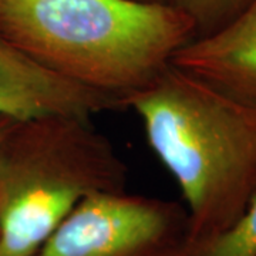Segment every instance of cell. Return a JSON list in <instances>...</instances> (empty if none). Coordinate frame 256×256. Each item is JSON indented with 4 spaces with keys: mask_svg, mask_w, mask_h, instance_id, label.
Segmentation results:
<instances>
[{
    "mask_svg": "<svg viewBox=\"0 0 256 256\" xmlns=\"http://www.w3.org/2000/svg\"><path fill=\"white\" fill-rule=\"evenodd\" d=\"M126 108L181 190L191 256L232 228L256 195V106L170 64Z\"/></svg>",
    "mask_w": 256,
    "mask_h": 256,
    "instance_id": "1",
    "label": "cell"
},
{
    "mask_svg": "<svg viewBox=\"0 0 256 256\" xmlns=\"http://www.w3.org/2000/svg\"><path fill=\"white\" fill-rule=\"evenodd\" d=\"M13 124V120L6 118V117H2L0 116V140L3 138V136L6 134V131L9 130V127Z\"/></svg>",
    "mask_w": 256,
    "mask_h": 256,
    "instance_id": "9",
    "label": "cell"
},
{
    "mask_svg": "<svg viewBox=\"0 0 256 256\" xmlns=\"http://www.w3.org/2000/svg\"><path fill=\"white\" fill-rule=\"evenodd\" d=\"M127 181L126 161L92 117L13 121L0 140V256H34L80 202L126 191Z\"/></svg>",
    "mask_w": 256,
    "mask_h": 256,
    "instance_id": "3",
    "label": "cell"
},
{
    "mask_svg": "<svg viewBox=\"0 0 256 256\" xmlns=\"http://www.w3.org/2000/svg\"><path fill=\"white\" fill-rule=\"evenodd\" d=\"M142 2H166V0H142Z\"/></svg>",
    "mask_w": 256,
    "mask_h": 256,
    "instance_id": "10",
    "label": "cell"
},
{
    "mask_svg": "<svg viewBox=\"0 0 256 256\" xmlns=\"http://www.w3.org/2000/svg\"><path fill=\"white\" fill-rule=\"evenodd\" d=\"M186 236L181 204L100 192L80 202L34 256H184Z\"/></svg>",
    "mask_w": 256,
    "mask_h": 256,
    "instance_id": "4",
    "label": "cell"
},
{
    "mask_svg": "<svg viewBox=\"0 0 256 256\" xmlns=\"http://www.w3.org/2000/svg\"><path fill=\"white\" fill-rule=\"evenodd\" d=\"M171 64L256 106V0L218 30L188 42Z\"/></svg>",
    "mask_w": 256,
    "mask_h": 256,
    "instance_id": "6",
    "label": "cell"
},
{
    "mask_svg": "<svg viewBox=\"0 0 256 256\" xmlns=\"http://www.w3.org/2000/svg\"><path fill=\"white\" fill-rule=\"evenodd\" d=\"M0 33L52 73L124 107L195 38L168 2L0 0Z\"/></svg>",
    "mask_w": 256,
    "mask_h": 256,
    "instance_id": "2",
    "label": "cell"
},
{
    "mask_svg": "<svg viewBox=\"0 0 256 256\" xmlns=\"http://www.w3.org/2000/svg\"><path fill=\"white\" fill-rule=\"evenodd\" d=\"M126 108L117 98L68 82L37 64L0 33V116L24 121L48 114L94 117Z\"/></svg>",
    "mask_w": 256,
    "mask_h": 256,
    "instance_id": "5",
    "label": "cell"
},
{
    "mask_svg": "<svg viewBox=\"0 0 256 256\" xmlns=\"http://www.w3.org/2000/svg\"><path fill=\"white\" fill-rule=\"evenodd\" d=\"M191 256H256V195L232 228Z\"/></svg>",
    "mask_w": 256,
    "mask_h": 256,
    "instance_id": "7",
    "label": "cell"
},
{
    "mask_svg": "<svg viewBox=\"0 0 256 256\" xmlns=\"http://www.w3.org/2000/svg\"><path fill=\"white\" fill-rule=\"evenodd\" d=\"M182 10L195 26V37L218 30L235 18L250 0H166Z\"/></svg>",
    "mask_w": 256,
    "mask_h": 256,
    "instance_id": "8",
    "label": "cell"
}]
</instances>
